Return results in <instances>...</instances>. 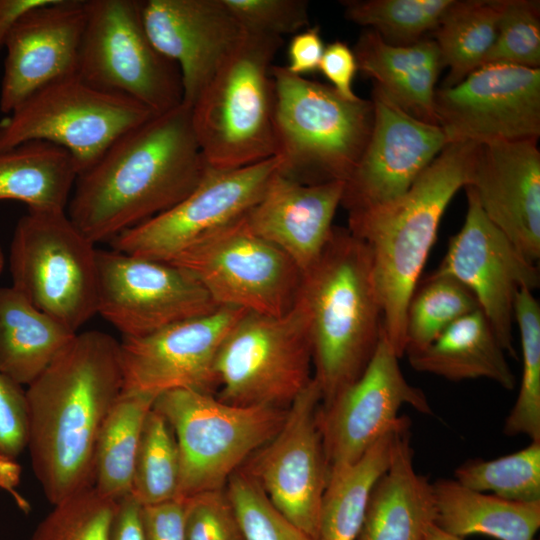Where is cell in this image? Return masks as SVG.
Here are the masks:
<instances>
[{"label":"cell","mask_w":540,"mask_h":540,"mask_svg":"<svg viewBox=\"0 0 540 540\" xmlns=\"http://www.w3.org/2000/svg\"><path fill=\"white\" fill-rule=\"evenodd\" d=\"M123 389L120 342L77 333L25 391L33 472L53 505L93 487L102 425Z\"/></svg>","instance_id":"6da1fadb"},{"label":"cell","mask_w":540,"mask_h":540,"mask_svg":"<svg viewBox=\"0 0 540 540\" xmlns=\"http://www.w3.org/2000/svg\"><path fill=\"white\" fill-rule=\"evenodd\" d=\"M182 103L119 137L76 178L67 215L94 244L170 209L209 169Z\"/></svg>","instance_id":"7a4b0ae2"},{"label":"cell","mask_w":540,"mask_h":540,"mask_svg":"<svg viewBox=\"0 0 540 540\" xmlns=\"http://www.w3.org/2000/svg\"><path fill=\"white\" fill-rule=\"evenodd\" d=\"M477 144L449 143L398 199L348 212V230L367 247L383 313V335L404 356L405 316L441 218L468 183Z\"/></svg>","instance_id":"3957f363"},{"label":"cell","mask_w":540,"mask_h":540,"mask_svg":"<svg viewBox=\"0 0 540 540\" xmlns=\"http://www.w3.org/2000/svg\"><path fill=\"white\" fill-rule=\"evenodd\" d=\"M298 301L325 405L362 374L383 333L369 251L348 228L334 226L318 260L302 274Z\"/></svg>","instance_id":"277c9868"},{"label":"cell","mask_w":540,"mask_h":540,"mask_svg":"<svg viewBox=\"0 0 540 540\" xmlns=\"http://www.w3.org/2000/svg\"><path fill=\"white\" fill-rule=\"evenodd\" d=\"M271 73L278 173L304 184L346 182L370 137L372 101L346 99L286 66L273 65Z\"/></svg>","instance_id":"5b68a950"},{"label":"cell","mask_w":540,"mask_h":540,"mask_svg":"<svg viewBox=\"0 0 540 540\" xmlns=\"http://www.w3.org/2000/svg\"><path fill=\"white\" fill-rule=\"evenodd\" d=\"M282 38L246 32L192 109V124L212 169L230 170L274 157L272 61Z\"/></svg>","instance_id":"8992f818"},{"label":"cell","mask_w":540,"mask_h":540,"mask_svg":"<svg viewBox=\"0 0 540 540\" xmlns=\"http://www.w3.org/2000/svg\"><path fill=\"white\" fill-rule=\"evenodd\" d=\"M153 409L168 422L177 443L180 498L222 489L275 436L287 413V408L230 405L192 389L158 395Z\"/></svg>","instance_id":"52a82bcc"},{"label":"cell","mask_w":540,"mask_h":540,"mask_svg":"<svg viewBox=\"0 0 540 540\" xmlns=\"http://www.w3.org/2000/svg\"><path fill=\"white\" fill-rule=\"evenodd\" d=\"M12 285L71 331L97 314V249L66 210H31L9 250Z\"/></svg>","instance_id":"ba28073f"},{"label":"cell","mask_w":540,"mask_h":540,"mask_svg":"<svg viewBox=\"0 0 540 540\" xmlns=\"http://www.w3.org/2000/svg\"><path fill=\"white\" fill-rule=\"evenodd\" d=\"M312 366L307 317L298 299L282 316L245 312L216 357L218 399L286 409L312 381Z\"/></svg>","instance_id":"9c48e42d"},{"label":"cell","mask_w":540,"mask_h":540,"mask_svg":"<svg viewBox=\"0 0 540 540\" xmlns=\"http://www.w3.org/2000/svg\"><path fill=\"white\" fill-rule=\"evenodd\" d=\"M0 122V151L45 141L65 149L78 175L123 134L154 115L139 102L97 89L77 75L55 81L25 99Z\"/></svg>","instance_id":"30bf717a"},{"label":"cell","mask_w":540,"mask_h":540,"mask_svg":"<svg viewBox=\"0 0 540 540\" xmlns=\"http://www.w3.org/2000/svg\"><path fill=\"white\" fill-rule=\"evenodd\" d=\"M86 22L77 76L162 114L183 103L177 64L160 53L144 28L139 0H85Z\"/></svg>","instance_id":"8fae6325"},{"label":"cell","mask_w":540,"mask_h":540,"mask_svg":"<svg viewBox=\"0 0 540 540\" xmlns=\"http://www.w3.org/2000/svg\"><path fill=\"white\" fill-rule=\"evenodd\" d=\"M244 218L167 263L190 273L219 307L285 315L297 302L302 273Z\"/></svg>","instance_id":"7c38bea8"},{"label":"cell","mask_w":540,"mask_h":540,"mask_svg":"<svg viewBox=\"0 0 540 540\" xmlns=\"http://www.w3.org/2000/svg\"><path fill=\"white\" fill-rule=\"evenodd\" d=\"M277 170L276 157L237 169L209 168L190 194L163 213L114 237L109 242L111 248L170 262L193 245L242 220Z\"/></svg>","instance_id":"4fadbf2b"},{"label":"cell","mask_w":540,"mask_h":540,"mask_svg":"<svg viewBox=\"0 0 540 540\" xmlns=\"http://www.w3.org/2000/svg\"><path fill=\"white\" fill-rule=\"evenodd\" d=\"M219 308L173 264L97 249V314L124 338H139Z\"/></svg>","instance_id":"5bb4252c"},{"label":"cell","mask_w":540,"mask_h":540,"mask_svg":"<svg viewBox=\"0 0 540 540\" xmlns=\"http://www.w3.org/2000/svg\"><path fill=\"white\" fill-rule=\"evenodd\" d=\"M434 112L449 143L538 139L540 68L482 65L458 84L436 89Z\"/></svg>","instance_id":"9a60e30c"},{"label":"cell","mask_w":540,"mask_h":540,"mask_svg":"<svg viewBox=\"0 0 540 540\" xmlns=\"http://www.w3.org/2000/svg\"><path fill=\"white\" fill-rule=\"evenodd\" d=\"M321 390L313 378L287 408L275 436L247 468L274 507L317 540L329 469L319 423Z\"/></svg>","instance_id":"2e32d148"},{"label":"cell","mask_w":540,"mask_h":540,"mask_svg":"<svg viewBox=\"0 0 540 540\" xmlns=\"http://www.w3.org/2000/svg\"><path fill=\"white\" fill-rule=\"evenodd\" d=\"M399 359L382 333L362 374L321 405L319 423L329 472L355 463L403 424L408 419L399 415L404 405L432 414L424 392L404 377Z\"/></svg>","instance_id":"e0dca14e"},{"label":"cell","mask_w":540,"mask_h":540,"mask_svg":"<svg viewBox=\"0 0 540 540\" xmlns=\"http://www.w3.org/2000/svg\"><path fill=\"white\" fill-rule=\"evenodd\" d=\"M465 189L468 209L464 224L449 239L446 254L433 273L450 276L472 292L504 351L516 358V296L521 289L539 287V269L490 221L474 192Z\"/></svg>","instance_id":"ac0fdd59"},{"label":"cell","mask_w":540,"mask_h":540,"mask_svg":"<svg viewBox=\"0 0 540 540\" xmlns=\"http://www.w3.org/2000/svg\"><path fill=\"white\" fill-rule=\"evenodd\" d=\"M245 312L219 307L147 336L123 337L120 342L122 391L155 398L174 389L211 393L217 386L215 361L220 346Z\"/></svg>","instance_id":"d6986e66"},{"label":"cell","mask_w":540,"mask_h":540,"mask_svg":"<svg viewBox=\"0 0 540 540\" xmlns=\"http://www.w3.org/2000/svg\"><path fill=\"white\" fill-rule=\"evenodd\" d=\"M373 125L367 145L345 182L341 205L348 211L392 202L449 144L443 129L421 121L374 86Z\"/></svg>","instance_id":"ffe728a7"},{"label":"cell","mask_w":540,"mask_h":540,"mask_svg":"<svg viewBox=\"0 0 540 540\" xmlns=\"http://www.w3.org/2000/svg\"><path fill=\"white\" fill-rule=\"evenodd\" d=\"M139 8L153 45L179 67L192 107L245 30L224 0H141Z\"/></svg>","instance_id":"44dd1931"},{"label":"cell","mask_w":540,"mask_h":540,"mask_svg":"<svg viewBox=\"0 0 540 540\" xmlns=\"http://www.w3.org/2000/svg\"><path fill=\"white\" fill-rule=\"evenodd\" d=\"M85 22V0H49L17 20L5 45L3 113H11L39 89L77 75Z\"/></svg>","instance_id":"7402d4cb"},{"label":"cell","mask_w":540,"mask_h":540,"mask_svg":"<svg viewBox=\"0 0 540 540\" xmlns=\"http://www.w3.org/2000/svg\"><path fill=\"white\" fill-rule=\"evenodd\" d=\"M538 139L477 144L464 188L485 215L530 261L540 257Z\"/></svg>","instance_id":"603a6c76"},{"label":"cell","mask_w":540,"mask_h":540,"mask_svg":"<svg viewBox=\"0 0 540 540\" xmlns=\"http://www.w3.org/2000/svg\"><path fill=\"white\" fill-rule=\"evenodd\" d=\"M345 182L304 184L276 171L244 220L249 229L283 251L303 274L320 257L341 205Z\"/></svg>","instance_id":"cb8c5ba5"},{"label":"cell","mask_w":540,"mask_h":540,"mask_svg":"<svg viewBox=\"0 0 540 540\" xmlns=\"http://www.w3.org/2000/svg\"><path fill=\"white\" fill-rule=\"evenodd\" d=\"M434 519L432 484L414 468L408 425L399 432L391 462L371 491L357 540H425Z\"/></svg>","instance_id":"d4e9b609"},{"label":"cell","mask_w":540,"mask_h":540,"mask_svg":"<svg viewBox=\"0 0 540 540\" xmlns=\"http://www.w3.org/2000/svg\"><path fill=\"white\" fill-rule=\"evenodd\" d=\"M353 52L358 70L393 103L421 121L438 125L434 94L443 64L434 40L391 45L369 29L360 35Z\"/></svg>","instance_id":"484cf974"},{"label":"cell","mask_w":540,"mask_h":540,"mask_svg":"<svg viewBox=\"0 0 540 540\" xmlns=\"http://www.w3.org/2000/svg\"><path fill=\"white\" fill-rule=\"evenodd\" d=\"M480 309L453 322L424 349L408 354L411 367L451 381L485 378L513 390L516 377Z\"/></svg>","instance_id":"4316f807"},{"label":"cell","mask_w":540,"mask_h":540,"mask_svg":"<svg viewBox=\"0 0 540 540\" xmlns=\"http://www.w3.org/2000/svg\"><path fill=\"white\" fill-rule=\"evenodd\" d=\"M432 484L434 524L464 539L481 534L497 540H535L540 528V502L509 501L471 490L455 479Z\"/></svg>","instance_id":"83f0119b"},{"label":"cell","mask_w":540,"mask_h":540,"mask_svg":"<svg viewBox=\"0 0 540 540\" xmlns=\"http://www.w3.org/2000/svg\"><path fill=\"white\" fill-rule=\"evenodd\" d=\"M76 334L13 286L0 288V372L17 384L30 385Z\"/></svg>","instance_id":"f1b7e54d"},{"label":"cell","mask_w":540,"mask_h":540,"mask_svg":"<svg viewBox=\"0 0 540 540\" xmlns=\"http://www.w3.org/2000/svg\"><path fill=\"white\" fill-rule=\"evenodd\" d=\"M78 171L72 156L45 141L0 151V200L31 210H66Z\"/></svg>","instance_id":"f546056e"},{"label":"cell","mask_w":540,"mask_h":540,"mask_svg":"<svg viewBox=\"0 0 540 540\" xmlns=\"http://www.w3.org/2000/svg\"><path fill=\"white\" fill-rule=\"evenodd\" d=\"M409 418L379 439L355 463L329 472L317 540H357L371 491L388 468L397 436Z\"/></svg>","instance_id":"4dcf8cb0"},{"label":"cell","mask_w":540,"mask_h":540,"mask_svg":"<svg viewBox=\"0 0 540 540\" xmlns=\"http://www.w3.org/2000/svg\"><path fill=\"white\" fill-rule=\"evenodd\" d=\"M155 397L122 391L100 430L94 457L93 488L120 501L131 493L136 454Z\"/></svg>","instance_id":"1f68e13d"},{"label":"cell","mask_w":540,"mask_h":540,"mask_svg":"<svg viewBox=\"0 0 540 540\" xmlns=\"http://www.w3.org/2000/svg\"><path fill=\"white\" fill-rule=\"evenodd\" d=\"M503 0H453L434 32L443 67H449L442 87L461 82L484 64L498 29Z\"/></svg>","instance_id":"d6a6232c"},{"label":"cell","mask_w":540,"mask_h":540,"mask_svg":"<svg viewBox=\"0 0 540 540\" xmlns=\"http://www.w3.org/2000/svg\"><path fill=\"white\" fill-rule=\"evenodd\" d=\"M477 309L475 296L462 283L430 274L416 287L407 306L404 355L424 349L453 322Z\"/></svg>","instance_id":"836d02e7"},{"label":"cell","mask_w":540,"mask_h":540,"mask_svg":"<svg viewBox=\"0 0 540 540\" xmlns=\"http://www.w3.org/2000/svg\"><path fill=\"white\" fill-rule=\"evenodd\" d=\"M179 474L174 434L165 418L152 406L143 425L130 494L141 506L177 498Z\"/></svg>","instance_id":"e575fe53"},{"label":"cell","mask_w":540,"mask_h":540,"mask_svg":"<svg viewBox=\"0 0 540 540\" xmlns=\"http://www.w3.org/2000/svg\"><path fill=\"white\" fill-rule=\"evenodd\" d=\"M453 0H344L345 17L370 27L383 41L407 46L436 29Z\"/></svg>","instance_id":"d590c367"},{"label":"cell","mask_w":540,"mask_h":540,"mask_svg":"<svg viewBox=\"0 0 540 540\" xmlns=\"http://www.w3.org/2000/svg\"><path fill=\"white\" fill-rule=\"evenodd\" d=\"M522 351V377L516 401L505 419L507 436L525 435L540 441V305L529 289H521L515 300Z\"/></svg>","instance_id":"8d00e7d4"},{"label":"cell","mask_w":540,"mask_h":540,"mask_svg":"<svg viewBox=\"0 0 540 540\" xmlns=\"http://www.w3.org/2000/svg\"><path fill=\"white\" fill-rule=\"evenodd\" d=\"M454 475L458 483L474 491L509 501L540 502V441L496 459L468 460Z\"/></svg>","instance_id":"74e56055"},{"label":"cell","mask_w":540,"mask_h":540,"mask_svg":"<svg viewBox=\"0 0 540 540\" xmlns=\"http://www.w3.org/2000/svg\"><path fill=\"white\" fill-rule=\"evenodd\" d=\"M117 502L93 487L53 505L30 540H111Z\"/></svg>","instance_id":"f35d334b"},{"label":"cell","mask_w":540,"mask_h":540,"mask_svg":"<svg viewBox=\"0 0 540 540\" xmlns=\"http://www.w3.org/2000/svg\"><path fill=\"white\" fill-rule=\"evenodd\" d=\"M226 484L243 540H315L281 514L244 469L234 472Z\"/></svg>","instance_id":"ab89813d"},{"label":"cell","mask_w":540,"mask_h":540,"mask_svg":"<svg viewBox=\"0 0 540 540\" xmlns=\"http://www.w3.org/2000/svg\"><path fill=\"white\" fill-rule=\"evenodd\" d=\"M540 67V5L532 0H503L497 36L484 64Z\"/></svg>","instance_id":"60d3db41"},{"label":"cell","mask_w":540,"mask_h":540,"mask_svg":"<svg viewBox=\"0 0 540 540\" xmlns=\"http://www.w3.org/2000/svg\"><path fill=\"white\" fill-rule=\"evenodd\" d=\"M245 32L282 38L309 27L305 0H224Z\"/></svg>","instance_id":"b9f144b4"},{"label":"cell","mask_w":540,"mask_h":540,"mask_svg":"<svg viewBox=\"0 0 540 540\" xmlns=\"http://www.w3.org/2000/svg\"><path fill=\"white\" fill-rule=\"evenodd\" d=\"M185 540H243L233 506L222 489L184 498Z\"/></svg>","instance_id":"7bdbcfd3"},{"label":"cell","mask_w":540,"mask_h":540,"mask_svg":"<svg viewBox=\"0 0 540 540\" xmlns=\"http://www.w3.org/2000/svg\"><path fill=\"white\" fill-rule=\"evenodd\" d=\"M27 437L25 391L0 372V452L15 459L27 447Z\"/></svg>","instance_id":"ee69618b"},{"label":"cell","mask_w":540,"mask_h":540,"mask_svg":"<svg viewBox=\"0 0 540 540\" xmlns=\"http://www.w3.org/2000/svg\"><path fill=\"white\" fill-rule=\"evenodd\" d=\"M184 498L141 507L144 540H185Z\"/></svg>","instance_id":"f6af8a7d"},{"label":"cell","mask_w":540,"mask_h":540,"mask_svg":"<svg viewBox=\"0 0 540 540\" xmlns=\"http://www.w3.org/2000/svg\"><path fill=\"white\" fill-rule=\"evenodd\" d=\"M318 70L342 97L349 100L359 98L352 87L358 70L356 57L345 42L334 41L324 48Z\"/></svg>","instance_id":"bcb514c9"},{"label":"cell","mask_w":540,"mask_h":540,"mask_svg":"<svg viewBox=\"0 0 540 540\" xmlns=\"http://www.w3.org/2000/svg\"><path fill=\"white\" fill-rule=\"evenodd\" d=\"M324 48L320 28L309 26L291 38L288 45V65L286 68L297 76L315 72L319 69Z\"/></svg>","instance_id":"7dc6e473"},{"label":"cell","mask_w":540,"mask_h":540,"mask_svg":"<svg viewBox=\"0 0 540 540\" xmlns=\"http://www.w3.org/2000/svg\"><path fill=\"white\" fill-rule=\"evenodd\" d=\"M141 507L131 494L117 502L111 540H144Z\"/></svg>","instance_id":"c3c4849f"},{"label":"cell","mask_w":540,"mask_h":540,"mask_svg":"<svg viewBox=\"0 0 540 540\" xmlns=\"http://www.w3.org/2000/svg\"><path fill=\"white\" fill-rule=\"evenodd\" d=\"M49 0H0V52L17 20L28 10Z\"/></svg>","instance_id":"681fc988"},{"label":"cell","mask_w":540,"mask_h":540,"mask_svg":"<svg viewBox=\"0 0 540 540\" xmlns=\"http://www.w3.org/2000/svg\"><path fill=\"white\" fill-rule=\"evenodd\" d=\"M21 467L15 459L0 452V491H6L14 496L18 504L25 505L24 500L17 494L16 487L20 482Z\"/></svg>","instance_id":"f907efd6"},{"label":"cell","mask_w":540,"mask_h":540,"mask_svg":"<svg viewBox=\"0 0 540 540\" xmlns=\"http://www.w3.org/2000/svg\"><path fill=\"white\" fill-rule=\"evenodd\" d=\"M425 540H464L452 535H449L440 530L434 523L428 525L425 531Z\"/></svg>","instance_id":"816d5d0a"},{"label":"cell","mask_w":540,"mask_h":540,"mask_svg":"<svg viewBox=\"0 0 540 540\" xmlns=\"http://www.w3.org/2000/svg\"><path fill=\"white\" fill-rule=\"evenodd\" d=\"M4 266H5V255H4V252L0 246V275L4 269Z\"/></svg>","instance_id":"f5cc1de1"}]
</instances>
